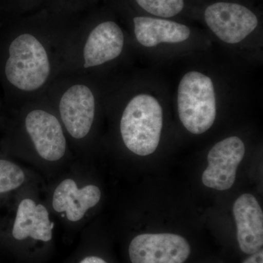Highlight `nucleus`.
Returning a JSON list of instances; mask_svg holds the SVG:
<instances>
[{
    "label": "nucleus",
    "mask_w": 263,
    "mask_h": 263,
    "mask_svg": "<svg viewBox=\"0 0 263 263\" xmlns=\"http://www.w3.org/2000/svg\"><path fill=\"white\" fill-rule=\"evenodd\" d=\"M178 110L183 127L193 134L205 133L214 124L216 104L211 78L197 71L185 74L178 89Z\"/></svg>",
    "instance_id": "7ed1b4c3"
},
{
    "label": "nucleus",
    "mask_w": 263,
    "mask_h": 263,
    "mask_svg": "<svg viewBox=\"0 0 263 263\" xmlns=\"http://www.w3.org/2000/svg\"><path fill=\"white\" fill-rule=\"evenodd\" d=\"M59 109L62 122L72 138L82 139L89 134L95 116V95L89 86H70L60 98Z\"/></svg>",
    "instance_id": "0eeeda50"
},
{
    "label": "nucleus",
    "mask_w": 263,
    "mask_h": 263,
    "mask_svg": "<svg viewBox=\"0 0 263 263\" xmlns=\"http://www.w3.org/2000/svg\"><path fill=\"white\" fill-rule=\"evenodd\" d=\"M124 46L122 29L114 22H105L95 27L83 48V67L91 68L120 56Z\"/></svg>",
    "instance_id": "9d476101"
},
{
    "label": "nucleus",
    "mask_w": 263,
    "mask_h": 263,
    "mask_svg": "<svg viewBox=\"0 0 263 263\" xmlns=\"http://www.w3.org/2000/svg\"><path fill=\"white\" fill-rule=\"evenodd\" d=\"M51 72L49 53L37 37L23 33L10 43L5 73L12 86L24 92H34L48 82Z\"/></svg>",
    "instance_id": "f257e3e1"
},
{
    "label": "nucleus",
    "mask_w": 263,
    "mask_h": 263,
    "mask_svg": "<svg viewBox=\"0 0 263 263\" xmlns=\"http://www.w3.org/2000/svg\"><path fill=\"white\" fill-rule=\"evenodd\" d=\"M25 175L19 166L11 161L0 158V195L20 187Z\"/></svg>",
    "instance_id": "4468645a"
},
{
    "label": "nucleus",
    "mask_w": 263,
    "mask_h": 263,
    "mask_svg": "<svg viewBox=\"0 0 263 263\" xmlns=\"http://www.w3.org/2000/svg\"><path fill=\"white\" fill-rule=\"evenodd\" d=\"M53 226L46 207L41 204L37 205L31 199H24L17 209L12 235L16 240L31 237L34 240L47 242L51 240Z\"/></svg>",
    "instance_id": "f8f14e48"
},
{
    "label": "nucleus",
    "mask_w": 263,
    "mask_h": 263,
    "mask_svg": "<svg viewBox=\"0 0 263 263\" xmlns=\"http://www.w3.org/2000/svg\"><path fill=\"white\" fill-rule=\"evenodd\" d=\"M133 22L137 41L145 47L184 42L191 34L188 27L172 21L141 16L136 17Z\"/></svg>",
    "instance_id": "ddd939ff"
},
{
    "label": "nucleus",
    "mask_w": 263,
    "mask_h": 263,
    "mask_svg": "<svg viewBox=\"0 0 263 263\" xmlns=\"http://www.w3.org/2000/svg\"><path fill=\"white\" fill-rule=\"evenodd\" d=\"M208 27L221 41L229 44L241 42L257 28V16L236 3H216L205 11Z\"/></svg>",
    "instance_id": "20e7f679"
},
{
    "label": "nucleus",
    "mask_w": 263,
    "mask_h": 263,
    "mask_svg": "<svg viewBox=\"0 0 263 263\" xmlns=\"http://www.w3.org/2000/svg\"><path fill=\"white\" fill-rule=\"evenodd\" d=\"M190 252L187 240L172 233L139 235L129 247L132 263H183Z\"/></svg>",
    "instance_id": "39448f33"
},
{
    "label": "nucleus",
    "mask_w": 263,
    "mask_h": 263,
    "mask_svg": "<svg viewBox=\"0 0 263 263\" xmlns=\"http://www.w3.org/2000/svg\"><path fill=\"white\" fill-rule=\"evenodd\" d=\"M162 109L152 95L140 94L132 98L123 112L120 131L126 147L139 156L155 152L160 143Z\"/></svg>",
    "instance_id": "f03ea898"
},
{
    "label": "nucleus",
    "mask_w": 263,
    "mask_h": 263,
    "mask_svg": "<svg viewBox=\"0 0 263 263\" xmlns=\"http://www.w3.org/2000/svg\"><path fill=\"white\" fill-rule=\"evenodd\" d=\"M245 154V143L238 137L216 143L208 155L209 166L202 176L203 184L219 191L229 190L234 184L237 168Z\"/></svg>",
    "instance_id": "423d86ee"
},
{
    "label": "nucleus",
    "mask_w": 263,
    "mask_h": 263,
    "mask_svg": "<svg viewBox=\"0 0 263 263\" xmlns=\"http://www.w3.org/2000/svg\"><path fill=\"white\" fill-rule=\"evenodd\" d=\"M243 263H263L262 250L259 251L257 253L252 254L250 257L246 259Z\"/></svg>",
    "instance_id": "dca6fc26"
},
{
    "label": "nucleus",
    "mask_w": 263,
    "mask_h": 263,
    "mask_svg": "<svg viewBox=\"0 0 263 263\" xmlns=\"http://www.w3.org/2000/svg\"><path fill=\"white\" fill-rule=\"evenodd\" d=\"M137 3L151 14L170 18L179 14L184 6L183 0H136Z\"/></svg>",
    "instance_id": "2eb2a0df"
},
{
    "label": "nucleus",
    "mask_w": 263,
    "mask_h": 263,
    "mask_svg": "<svg viewBox=\"0 0 263 263\" xmlns=\"http://www.w3.org/2000/svg\"><path fill=\"white\" fill-rule=\"evenodd\" d=\"M233 210L242 252L253 254L262 250L263 214L257 199L251 194H243L235 200Z\"/></svg>",
    "instance_id": "1a4fd4ad"
},
{
    "label": "nucleus",
    "mask_w": 263,
    "mask_h": 263,
    "mask_svg": "<svg viewBox=\"0 0 263 263\" xmlns=\"http://www.w3.org/2000/svg\"><path fill=\"white\" fill-rule=\"evenodd\" d=\"M80 263H107L104 259L98 257H88L83 259Z\"/></svg>",
    "instance_id": "f3484780"
},
{
    "label": "nucleus",
    "mask_w": 263,
    "mask_h": 263,
    "mask_svg": "<svg viewBox=\"0 0 263 263\" xmlns=\"http://www.w3.org/2000/svg\"><path fill=\"white\" fill-rule=\"evenodd\" d=\"M101 198V192L95 185L79 189L73 180L65 179L53 194V208L57 212H65L67 219L78 221Z\"/></svg>",
    "instance_id": "9b49d317"
},
{
    "label": "nucleus",
    "mask_w": 263,
    "mask_h": 263,
    "mask_svg": "<svg viewBox=\"0 0 263 263\" xmlns=\"http://www.w3.org/2000/svg\"><path fill=\"white\" fill-rule=\"evenodd\" d=\"M25 127L34 148L44 160H60L66 152V139L60 121L53 114L35 109L27 114Z\"/></svg>",
    "instance_id": "6e6552de"
}]
</instances>
